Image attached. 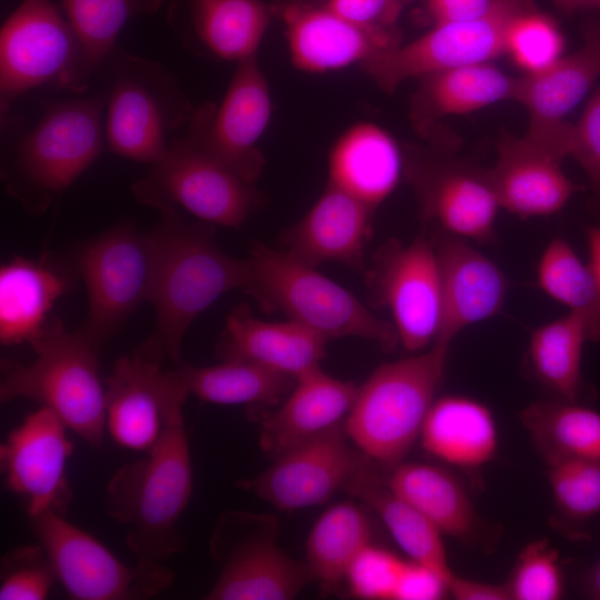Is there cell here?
Returning <instances> with one entry per match:
<instances>
[{
    "label": "cell",
    "mask_w": 600,
    "mask_h": 600,
    "mask_svg": "<svg viewBox=\"0 0 600 600\" xmlns=\"http://www.w3.org/2000/svg\"><path fill=\"white\" fill-rule=\"evenodd\" d=\"M161 218L150 231L154 272L150 301L156 326L137 350L162 361L181 364V344L192 321L219 297L243 290L248 261L224 253L214 241L213 226L184 220L177 208L159 210Z\"/></svg>",
    "instance_id": "cell-1"
},
{
    "label": "cell",
    "mask_w": 600,
    "mask_h": 600,
    "mask_svg": "<svg viewBox=\"0 0 600 600\" xmlns=\"http://www.w3.org/2000/svg\"><path fill=\"white\" fill-rule=\"evenodd\" d=\"M146 452L110 478L103 509L128 529L126 544L138 560L164 563L184 546L177 524L193 488L182 408L169 414L159 439Z\"/></svg>",
    "instance_id": "cell-2"
},
{
    "label": "cell",
    "mask_w": 600,
    "mask_h": 600,
    "mask_svg": "<svg viewBox=\"0 0 600 600\" xmlns=\"http://www.w3.org/2000/svg\"><path fill=\"white\" fill-rule=\"evenodd\" d=\"M248 282L242 291L267 313L280 312L327 341L361 338L384 350L399 344L397 331L350 291L284 250L254 242L247 259Z\"/></svg>",
    "instance_id": "cell-3"
},
{
    "label": "cell",
    "mask_w": 600,
    "mask_h": 600,
    "mask_svg": "<svg viewBox=\"0 0 600 600\" xmlns=\"http://www.w3.org/2000/svg\"><path fill=\"white\" fill-rule=\"evenodd\" d=\"M30 344L36 354L32 362L2 363L1 402L18 398L36 401L100 449L107 426L98 351L78 331H67L58 319L48 321Z\"/></svg>",
    "instance_id": "cell-4"
},
{
    "label": "cell",
    "mask_w": 600,
    "mask_h": 600,
    "mask_svg": "<svg viewBox=\"0 0 600 600\" xmlns=\"http://www.w3.org/2000/svg\"><path fill=\"white\" fill-rule=\"evenodd\" d=\"M449 348L433 343L381 364L359 387L343 429L370 461L390 469L403 462L436 400Z\"/></svg>",
    "instance_id": "cell-5"
},
{
    "label": "cell",
    "mask_w": 600,
    "mask_h": 600,
    "mask_svg": "<svg viewBox=\"0 0 600 600\" xmlns=\"http://www.w3.org/2000/svg\"><path fill=\"white\" fill-rule=\"evenodd\" d=\"M107 97L50 104L17 143L4 178L8 192L32 213L43 212L100 156Z\"/></svg>",
    "instance_id": "cell-6"
},
{
    "label": "cell",
    "mask_w": 600,
    "mask_h": 600,
    "mask_svg": "<svg viewBox=\"0 0 600 600\" xmlns=\"http://www.w3.org/2000/svg\"><path fill=\"white\" fill-rule=\"evenodd\" d=\"M106 101V142L126 159L153 166L170 134L188 124L194 108L178 79L163 66L117 50Z\"/></svg>",
    "instance_id": "cell-7"
},
{
    "label": "cell",
    "mask_w": 600,
    "mask_h": 600,
    "mask_svg": "<svg viewBox=\"0 0 600 600\" xmlns=\"http://www.w3.org/2000/svg\"><path fill=\"white\" fill-rule=\"evenodd\" d=\"M90 72L81 42L51 0H22L0 31V106L43 86L81 93Z\"/></svg>",
    "instance_id": "cell-8"
},
{
    "label": "cell",
    "mask_w": 600,
    "mask_h": 600,
    "mask_svg": "<svg viewBox=\"0 0 600 600\" xmlns=\"http://www.w3.org/2000/svg\"><path fill=\"white\" fill-rule=\"evenodd\" d=\"M137 201L158 211L181 207L212 226L240 228L263 196L186 132L172 138L164 156L131 186Z\"/></svg>",
    "instance_id": "cell-9"
},
{
    "label": "cell",
    "mask_w": 600,
    "mask_h": 600,
    "mask_svg": "<svg viewBox=\"0 0 600 600\" xmlns=\"http://www.w3.org/2000/svg\"><path fill=\"white\" fill-rule=\"evenodd\" d=\"M31 530L47 551L57 580L77 600H144L168 589L164 563L127 566L90 533L52 510L31 517Z\"/></svg>",
    "instance_id": "cell-10"
},
{
    "label": "cell",
    "mask_w": 600,
    "mask_h": 600,
    "mask_svg": "<svg viewBox=\"0 0 600 600\" xmlns=\"http://www.w3.org/2000/svg\"><path fill=\"white\" fill-rule=\"evenodd\" d=\"M273 518L240 511L222 514L210 539L220 566L208 600H289L312 580L307 563L287 556L276 543Z\"/></svg>",
    "instance_id": "cell-11"
},
{
    "label": "cell",
    "mask_w": 600,
    "mask_h": 600,
    "mask_svg": "<svg viewBox=\"0 0 600 600\" xmlns=\"http://www.w3.org/2000/svg\"><path fill=\"white\" fill-rule=\"evenodd\" d=\"M88 313L78 332L99 352L129 314L150 301L154 248L151 233L129 224L107 230L79 252Z\"/></svg>",
    "instance_id": "cell-12"
},
{
    "label": "cell",
    "mask_w": 600,
    "mask_h": 600,
    "mask_svg": "<svg viewBox=\"0 0 600 600\" xmlns=\"http://www.w3.org/2000/svg\"><path fill=\"white\" fill-rule=\"evenodd\" d=\"M372 302L387 308L399 343L409 352L432 344L442 318V293L432 239L423 232L410 243L390 239L364 271Z\"/></svg>",
    "instance_id": "cell-13"
},
{
    "label": "cell",
    "mask_w": 600,
    "mask_h": 600,
    "mask_svg": "<svg viewBox=\"0 0 600 600\" xmlns=\"http://www.w3.org/2000/svg\"><path fill=\"white\" fill-rule=\"evenodd\" d=\"M521 0H498L486 16L454 23H440L402 47L382 50L362 67L382 90L392 92L411 78L490 60L506 53L513 18L526 11Z\"/></svg>",
    "instance_id": "cell-14"
},
{
    "label": "cell",
    "mask_w": 600,
    "mask_h": 600,
    "mask_svg": "<svg viewBox=\"0 0 600 600\" xmlns=\"http://www.w3.org/2000/svg\"><path fill=\"white\" fill-rule=\"evenodd\" d=\"M268 81L257 56L238 62L219 106L193 110L186 133L249 183L260 177L264 158L258 148L271 117Z\"/></svg>",
    "instance_id": "cell-15"
},
{
    "label": "cell",
    "mask_w": 600,
    "mask_h": 600,
    "mask_svg": "<svg viewBox=\"0 0 600 600\" xmlns=\"http://www.w3.org/2000/svg\"><path fill=\"white\" fill-rule=\"evenodd\" d=\"M404 171L426 223L466 240L494 239L500 206L488 170L421 152L404 161Z\"/></svg>",
    "instance_id": "cell-16"
},
{
    "label": "cell",
    "mask_w": 600,
    "mask_h": 600,
    "mask_svg": "<svg viewBox=\"0 0 600 600\" xmlns=\"http://www.w3.org/2000/svg\"><path fill=\"white\" fill-rule=\"evenodd\" d=\"M348 440L343 424L336 427L288 450L268 469L237 486L284 511L321 504L370 462Z\"/></svg>",
    "instance_id": "cell-17"
},
{
    "label": "cell",
    "mask_w": 600,
    "mask_h": 600,
    "mask_svg": "<svg viewBox=\"0 0 600 600\" xmlns=\"http://www.w3.org/2000/svg\"><path fill=\"white\" fill-rule=\"evenodd\" d=\"M188 397L176 368L164 370L162 361L136 350L119 358L106 379V426L119 446L147 451Z\"/></svg>",
    "instance_id": "cell-18"
},
{
    "label": "cell",
    "mask_w": 600,
    "mask_h": 600,
    "mask_svg": "<svg viewBox=\"0 0 600 600\" xmlns=\"http://www.w3.org/2000/svg\"><path fill=\"white\" fill-rule=\"evenodd\" d=\"M67 426L47 407L29 413L0 446L6 486L23 499L28 517L66 514L71 490L66 467L72 453Z\"/></svg>",
    "instance_id": "cell-19"
},
{
    "label": "cell",
    "mask_w": 600,
    "mask_h": 600,
    "mask_svg": "<svg viewBox=\"0 0 600 600\" xmlns=\"http://www.w3.org/2000/svg\"><path fill=\"white\" fill-rule=\"evenodd\" d=\"M599 76L600 30H593L574 52L517 78L513 100L529 113L524 136L561 160L568 157L572 123L566 119Z\"/></svg>",
    "instance_id": "cell-20"
},
{
    "label": "cell",
    "mask_w": 600,
    "mask_h": 600,
    "mask_svg": "<svg viewBox=\"0 0 600 600\" xmlns=\"http://www.w3.org/2000/svg\"><path fill=\"white\" fill-rule=\"evenodd\" d=\"M431 239L442 293L441 324L433 343L450 347L460 331L501 312L509 281L469 240L440 230Z\"/></svg>",
    "instance_id": "cell-21"
},
{
    "label": "cell",
    "mask_w": 600,
    "mask_h": 600,
    "mask_svg": "<svg viewBox=\"0 0 600 600\" xmlns=\"http://www.w3.org/2000/svg\"><path fill=\"white\" fill-rule=\"evenodd\" d=\"M358 390L352 381L333 378L321 368L301 376L279 408L250 409V418L258 423L261 449L276 459L342 426Z\"/></svg>",
    "instance_id": "cell-22"
},
{
    "label": "cell",
    "mask_w": 600,
    "mask_h": 600,
    "mask_svg": "<svg viewBox=\"0 0 600 600\" xmlns=\"http://www.w3.org/2000/svg\"><path fill=\"white\" fill-rule=\"evenodd\" d=\"M373 210L328 182L310 210L281 236L284 251L318 267L337 262L366 271L364 250L371 237Z\"/></svg>",
    "instance_id": "cell-23"
},
{
    "label": "cell",
    "mask_w": 600,
    "mask_h": 600,
    "mask_svg": "<svg viewBox=\"0 0 600 600\" xmlns=\"http://www.w3.org/2000/svg\"><path fill=\"white\" fill-rule=\"evenodd\" d=\"M488 169L500 208L526 219L560 211L577 191L561 159L526 136L504 133Z\"/></svg>",
    "instance_id": "cell-24"
},
{
    "label": "cell",
    "mask_w": 600,
    "mask_h": 600,
    "mask_svg": "<svg viewBox=\"0 0 600 600\" xmlns=\"http://www.w3.org/2000/svg\"><path fill=\"white\" fill-rule=\"evenodd\" d=\"M327 342L292 320L257 319L241 303L227 317L217 352L221 360H248L298 379L320 368Z\"/></svg>",
    "instance_id": "cell-25"
},
{
    "label": "cell",
    "mask_w": 600,
    "mask_h": 600,
    "mask_svg": "<svg viewBox=\"0 0 600 600\" xmlns=\"http://www.w3.org/2000/svg\"><path fill=\"white\" fill-rule=\"evenodd\" d=\"M283 20L291 61L307 72H327L363 63L374 53L397 47L350 23L326 6L289 4L283 10Z\"/></svg>",
    "instance_id": "cell-26"
},
{
    "label": "cell",
    "mask_w": 600,
    "mask_h": 600,
    "mask_svg": "<svg viewBox=\"0 0 600 600\" xmlns=\"http://www.w3.org/2000/svg\"><path fill=\"white\" fill-rule=\"evenodd\" d=\"M403 167L402 153L390 133L377 124L359 122L332 147L328 182L374 211L396 189Z\"/></svg>",
    "instance_id": "cell-27"
},
{
    "label": "cell",
    "mask_w": 600,
    "mask_h": 600,
    "mask_svg": "<svg viewBox=\"0 0 600 600\" xmlns=\"http://www.w3.org/2000/svg\"><path fill=\"white\" fill-rule=\"evenodd\" d=\"M422 449L446 464L474 470L492 461L499 446L492 411L466 396L436 399L423 422Z\"/></svg>",
    "instance_id": "cell-28"
},
{
    "label": "cell",
    "mask_w": 600,
    "mask_h": 600,
    "mask_svg": "<svg viewBox=\"0 0 600 600\" xmlns=\"http://www.w3.org/2000/svg\"><path fill=\"white\" fill-rule=\"evenodd\" d=\"M69 279L46 261L17 257L0 269V342L30 343L49 321L54 302L69 289Z\"/></svg>",
    "instance_id": "cell-29"
},
{
    "label": "cell",
    "mask_w": 600,
    "mask_h": 600,
    "mask_svg": "<svg viewBox=\"0 0 600 600\" xmlns=\"http://www.w3.org/2000/svg\"><path fill=\"white\" fill-rule=\"evenodd\" d=\"M411 102L414 124L424 131L447 116L470 113L502 100H513L517 79L490 62L457 67L419 78Z\"/></svg>",
    "instance_id": "cell-30"
},
{
    "label": "cell",
    "mask_w": 600,
    "mask_h": 600,
    "mask_svg": "<svg viewBox=\"0 0 600 600\" xmlns=\"http://www.w3.org/2000/svg\"><path fill=\"white\" fill-rule=\"evenodd\" d=\"M386 482L438 530L461 541L471 540L478 516L461 481L448 469L421 462H401L391 468Z\"/></svg>",
    "instance_id": "cell-31"
},
{
    "label": "cell",
    "mask_w": 600,
    "mask_h": 600,
    "mask_svg": "<svg viewBox=\"0 0 600 600\" xmlns=\"http://www.w3.org/2000/svg\"><path fill=\"white\" fill-rule=\"evenodd\" d=\"M344 489L380 517L409 559L428 567L449 582L454 572L448 564L442 533L413 506L393 492L386 479L370 468L369 462Z\"/></svg>",
    "instance_id": "cell-32"
},
{
    "label": "cell",
    "mask_w": 600,
    "mask_h": 600,
    "mask_svg": "<svg viewBox=\"0 0 600 600\" xmlns=\"http://www.w3.org/2000/svg\"><path fill=\"white\" fill-rule=\"evenodd\" d=\"M270 17V7L260 0H189L188 4L192 40L228 61L256 56Z\"/></svg>",
    "instance_id": "cell-33"
},
{
    "label": "cell",
    "mask_w": 600,
    "mask_h": 600,
    "mask_svg": "<svg viewBox=\"0 0 600 600\" xmlns=\"http://www.w3.org/2000/svg\"><path fill=\"white\" fill-rule=\"evenodd\" d=\"M187 392L218 404L268 409L286 398L297 379L248 360H222L209 367L176 366Z\"/></svg>",
    "instance_id": "cell-34"
},
{
    "label": "cell",
    "mask_w": 600,
    "mask_h": 600,
    "mask_svg": "<svg viewBox=\"0 0 600 600\" xmlns=\"http://www.w3.org/2000/svg\"><path fill=\"white\" fill-rule=\"evenodd\" d=\"M544 461L600 460V413L577 401L538 400L519 414Z\"/></svg>",
    "instance_id": "cell-35"
},
{
    "label": "cell",
    "mask_w": 600,
    "mask_h": 600,
    "mask_svg": "<svg viewBox=\"0 0 600 600\" xmlns=\"http://www.w3.org/2000/svg\"><path fill=\"white\" fill-rule=\"evenodd\" d=\"M371 523L354 502L331 506L314 522L306 542V563L313 580L332 590L357 556L371 543Z\"/></svg>",
    "instance_id": "cell-36"
},
{
    "label": "cell",
    "mask_w": 600,
    "mask_h": 600,
    "mask_svg": "<svg viewBox=\"0 0 600 600\" xmlns=\"http://www.w3.org/2000/svg\"><path fill=\"white\" fill-rule=\"evenodd\" d=\"M586 341L584 320L573 312L531 332L528 360L532 374L556 398L578 402L583 387L581 358Z\"/></svg>",
    "instance_id": "cell-37"
},
{
    "label": "cell",
    "mask_w": 600,
    "mask_h": 600,
    "mask_svg": "<svg viewBox=\"0 0 600 600\" xmlns=\"http://www.w3.org/2000/svg\"><path fill=\"white\" fill-rule=\"evenodd\" d=\"M540 289L579 314L589 341H600V282L569 242L554 238L543 250L537 268Z\"/></svg>",
    "instance_id": "cell-38"
},
{
    "label": "cell",
    "mask_w": 600,
    "mask_h": 600,
    "mask_svg": "<svg viewBox=\"0 0 600 600\" xmlns=\"http://www.w3.org/2000/svg\"><path fill=\"white\" fill-rule=\"evenodd\" d=\"M164 0H61L93 73L112 52L116 39L134 16L156 12Z\"/></svg>",
    "instance_id": "cell-39"
},
{
    "label": "cell",
    "mask_w": 600,
    "mask_h": 600,
    "mask_svg": "<svg viewBox=\"0 0 600 600\" xmlns=\"http://www.w3.org/2000/svg\"><path fill=\"white\" fill-rule=\"evenodd\" d=\"M546 463L554 506L564 519L582 523L600 513V460L567 458Z\"/></svg>",
    "instance_id": "cell-40"
},
{
    "label": "cell",
    "mask_w": 600,
    "mask_h": 600,
    "mask_svg": "<svg viewBox=\"0 0 600 600\" xmlns=\"http://www.w3.org/2000/svg\"><path fill=\"white\" fill-rule=\"evenodd\" d=\"M510 600H558L564 583L558 550L547 539L529 542L506 582Z\"/></svg>",
    "instance_id": "cell-41"
},
{
    "label": "cell",
    "mask_w": 600,
    "mask_h": 600,
    "mask_svg": "<svg viewBox=\"0 0 600 600\" xmlns=\"http://www.w3.org/2000/svg\"><path fill=\"white\" fill-rule=\"evenodd\" d=\"M563 46V37L552 20L526 10L509 26L506 53L529 73L542 70L562 57Z\"/></svg>",
    "instance_id": "cell-42"
},
{
    "label": "cell",
    "mask_w": 600,
    "mask_h": 600,
    "mask_svg": "<svg viewBox=\"0 0 600 600\" xmlns=\"http://www.w3.org/2000/svg\"><path fill=\"white\" fill-rule=\"evenodd\" d=\"M0 600H43L57 576L44 548L21 546L1 559Z\"/></svg>",
    "instance_id": "cell-43"
},
{
    "label": "cell",
    "mask_w": 600,
    "mask_h": 600,
    "mask_svg": "<svg viewBox=\"0 0 600 600\" xmlns=\"http://www.w3.org/2000/svg\"><path fill=\"white\" fill-rule=\"evenodd\" d=\"M407 563L408 560L387 549L368 544L346 576L351 596L366 600H396Z\"/></svg>",
    "instance_id": "cell-44"
},
{
    "label": "cell",
    "mask_w": 600,
    "mask_h": 600,
    "mask_svg": "<svg viewBox=\"0 0 600 600\" xmlns=\"http://www.w3.org/2000/svg\"><path fill=\"white\" fill-rule=\"evenodd\" d=\"M568 157L581 166L600 197V88L589 99L579 121L572 124Z\"/></svg>",
    "instance_id": "cell-45"
},
{
    "label": "cell",
    "mask_w": 600,
    "mask_h": 600,
    "mask_svg": "<svg viewBox=\"0 0 600 600\" xmlns=\"http://www.w3.org/2000/svg\"><path fill=\"white\" fill-rule=\"evenodd\" d=\"M326 7L350 23L397 46L391 29L401 11L400 0H327Z\"/></svg>",
    "instance_id": "cell-46"
},
{
    "label": "cell",
    "mask_w": 600,
    "mask_h": 600,
    "mask_svg": "<svg viewBox=\"0 0 600 600\" xmlns=\"http://www.w3.org/2000/svg\"><path fill=\"white\" fill-rule=\"evenodd\" d=\"M449 596L448 583L428 567L408 560L396 600H439Z\"/></svg>",
    "instance_id": "cell-47"
},
{
    "label": "cell",
    "mask_w": 600,
    "mask_h": 600,
    "mask_svg": "<svg viewBox=\"0 0 600 600\" xmlns=\"http://www.w3.org/2000/svg\"><path fill=\"white\" fill-rule=\"evenodd\" d=\"M498 0H428L434 24L474 20L489 13Z\"/></svg>",
    "instance_id": "cell-48"
},
{
    "label": "cell",
    "mask_w": 600,
    "mask_h": 600,
    "mask_svg": "<svg viewBox=\"0 0 600 600\" xmlns=\"http://www.w3.org/2000/svg\"><path fill=\"white\" fill-rule=\"evenodd\" d=\"M449 596L457 600H510L506 583L494 584L452 574L448 582Z\"/></svg>",
    "instance_id": "cell-49"
},
{
    "label": "cell",
    "mask_w": 600,
    "mask_h": 600,
    "mask_svg": "<svg viewBox=\"0 0 600 600\" xmlns=\"http://www.w3.org/2000/svg\"><path fill=\"white\" fill-rule=\"evenodd\" d=\"M587 242L590 256L589 266L600 282V227H593L587 231Z\"/></svg>",
    "instance_id": "cell-50"
},
{
    "label": "cell",
    "mask_w": 600,
    "mask_h": 600,
    "mask_svg": "<svg viewBox=\"0 0 600 600\" xmlns=\"http://www.w3.org/2000/svg\"><path fill=\"white\" fill-rule=\"evenodd\" d=\"M582 590L586 597L600 600V559L586 572L582 580Z\"/></svg>",
    "instance_id": "cell-51"
},
{
    "label": "cell",
    "mask_w": 600,
    "mask_h": 600,
    "mask_svg": "<svg viewBox=\"0 0 600 600\" xmlns=\"http://www.w3.org/2000/svg\"><path fill=\"white\" fill-rule=\"evenodd\" d=\"M569 9L600 7V0H560Z\"/></svg>",
    "instance_id": "cell-52"
}]
</instances>
